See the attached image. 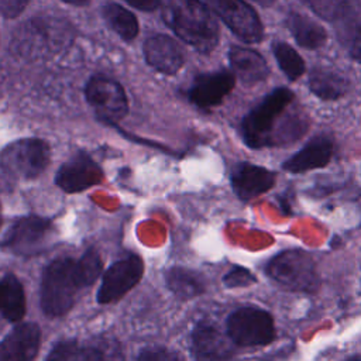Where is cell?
I'll return each mask as SVG.
<instances>
[{"mask_svg":"<svg viewBox=\"0 0 361 361\" xmlns=\"http://www.w3.org/2000/svg\"><path fill=\"white\" fill-rule=\"evenodd\" d=\"M65 3H69V4H73V6H83L86 4L89 0H62Z\"/></svg>","mask_w":361,"mask_h":361,"instance_id":"obj_34","label":"cell"},{"mask_svg":"<svg viewBox=\"0 0 361 361\" xmlns=\"http://www.w3.org/2000/svg\"><path fill=\"white\" fill-rule=\"evenodd\" d=\"M52 234L51 221L38 216L17 219L3 238V245L21 254L32 255L44 250Z\"/></svg>","mask_w":361,"mask_h":361,"instance_id":"obj_8","label":"cell"},{"mask_svg":"<svg viewBox=\"0 0 361 361\" xmlns=\"http://www.w3.org/2000/svg\"><path fill=\"white\" fill-rule=\"evenodd\" d=\"M128 4H131L133 7L142 10V11H152L155 8L159 7L161 0H124Z\"/></svg>","mask_w":361,"mask_h":361,"instance_id":"obj_32","label":"cell"},{"mask_svg":"<svg viewBox=\"0 0 361 361\" xmlns=\"http://www.w3.org/2000/svg\"><path fill=\"white\" fill-rule=\"evenodd\" d=\"M162 18L185 42L199 52H212L219 42V25L200 0H164Z\"/></svg>","mask_w":361,"mask_h":361,"instance_id":"obj_2","label":"cell"},{"mask_svg":"<svg viewBox=\"0 0 361 361\" xmlns=\"http://www.w3.org/2000/svg\"><path fill=\"white\" fill-rule=\"evenodd\" d=\"M272 54L281 71L289 80H296L305 73V62L302 56L286 42L275 41L272 44Z\"/></svg>","mask_w":361,"mask_h":361,"instance_id":"obj_25","label":"cell"},{"mask_svg":"<svg viewBox=\"0 0 361 361\" xmlns=\"http://www.w3.org/2000/svg\"><path fill=\"white\" fill-rule=\"evenodd\" d=\"M103 17L111 30L123 39H133L138 34V23L135 16L118 4H107L103 7Z\"/></svg>","mask_w":361,"mask_h":361,"instance_id":"obj_24","label":"cell"},{"mask_svg":"<svg viewBox=\"0 0 361 361\" xmlns=\"http://www.w3.org/2000/svg\"><path fill=\"white\" fill-rule=\"evenodd\" d=\"M343 361H361V354H354V355H350V357L344 358Z\"/></svg>","mask_w":361,"mask_h":361,"instance_id":"obj_35","label":"cell"},{"mask_svg":"<svg viewBox=\"0 0 361 361\" xmlns=\"http://www.w3.org/2000/svg\"><path fill=\"white\" fill-rule=\"evenodd\" d=\"M252 1H255V3H258L259 6H264V7H269V6H272L276 0H252Z\"/></svg>","mask_w":361,"mask_h":361,"instance_id":"obj_33","label":"cell"},{"mask_svg":"<svg viewBox=\"0 0 361 361\" xmlns=\"http://www.w3.org/2000/svg\"><path fill=\"white\" fill-rule=\"evenodd\" d=\"M235 75L228 71H217L199 75L189 89V99L197 107L209 109L221 103L233 90Z\"/></svg>","mask_w":361,"mask_h":361,"instance_id":"obj_14","label":"cell"},{"mask_svg":"<svg viewBox=\"0 0 361 361\" xmlns=\"http://www.w3.org/2000/svg\"><path fill=\"white\" fill-rule=\"evenodd\" d=\"M87 286L79 261L58 258L47 265L41 279V307L47 316L65 314L75 303L78 292Z\"/></svg>","mask_w":361,"mask_h":361,"instance_id":"obj_3","label":"cell"},{"mask_svg":"<svg viewBox=\"0 0 361 361\" xmlns=\"http://www.w3.org/2000/svg\"><path fill=\"white\" fill-rule=\"evenodd\" d=\"M165 281L168 288L182 299H189L200 295L204 290L202 278L186 268L173 267L165 274Z\"/></svg>","mask_w":361,"mask_h":361,"instance_id":"obj_23","label":"cell"},{"mask_svg":"<svg viewBox=\"0 0 361 361\" xmlns=\"http://www.w3.org/2000/svg\"><path fill=\"white\" fill-rule=\"evenodd\" d=\"M138 361H182V360L173 351H169L161 347H151L141 351Z\"/></svg>","mask_w":361,"mask_h":361,"instance_id":"obj_30","label":"cell"},{"mask_svg":"<svg viewBox=\"0 0 361 361\" xmlns=\"http://www.w3.org/2000/svg\"><path fill=\"white\" fill-rule=\"evenodd\" d=\"M1 314L10 322H20L25 313V296L20 281L14 275H6L1 279Z\"/></svg>","mask_w":361,"mask_h":361,"instance_id":"obj_22","label":"cell"},{"mask_svg":"<svg viewBox=\"0 0 361 361\" xmlns=\"http://www.w3.org/2000/svg\"><path fill=\"white\" fill-rule=\"evenodd\" d=\"M47 361H102V354L96 348L79 345L76 341H62L54 347Z\"/></svg>","mask_w":361,"mask_h":361,"instance_id":"obj_26","label":"cell"},{"mask_svg":"<svg viewBox=\"0 0 361 361\" xmlns=\"http://www.w3.org/2000/svg\"><path fill=\"white\" fill-rule=\"evenodd\" d=\"M317 17L330 24L343 13L350 0H300Z\"/></svg>","mask_w":361,"mask_h":361,"instance_id":"obj_27","label":"cell"},{"mask_svg":"<svg viewBox=\"0 0 361 361\" xmlns=\"http://www.w3.org/2000/svg\"><path fill=\"white\" fill-rule=\"evenodd\" d=\"M144 56L152 68L166 75L176 73L185 62L182 48L164 34L152 35L144 42Z\"/></svg>","mask_w":361,"mask_h":361,"instance_id":"obj_16","label":"cell"},{"mask_svg":"<svg viewBox=\"0 0 361 361\" xmlns=\"http://www.w3.org/2000/svg\"><path fill=\"white\" fill-rule=\"evenodd\" d=\"M1 300H3V286H1V281H0V307H1Z\"/></svg>","mask_w":361,"mask_h":361,"instance_id":"obj_36","label":"cell"},{"mask_svg":"<svg viewBox=\"0 0 361 361\" xmlns=\"http://www.w3.org/2000/svg\"><path fill=\"white\" fill-rule=\"evenodd\" d=\"M227 334L240 347L267 345L275 338L274 319L264 309L244 306L228 316Z\"/></svg>","mask_w":361,"mask_h":361,"instance_id":"obj_5","label":"cell"},{"mask_svg":"<svg viewBox=\"0 0 361 361\" xmlns=\"http://www.w3.org/2000/svg\"><path fill=\"white\" fill-rule=\"evenodd\" d=\"M144 267L137 255L126 257L114 262L106 272L97 290L99 303H110L123 298L141 279Z\"/></svg>","mask_w":361,"mask_h":361,"instance_id":"obj_10","label":"cell"},{"mask_svg":"<svg viewBox=\"0 0 361 361\" xmlns=\"http://www.w3.org/2000/svg\"><path fill=\"white\" fill-rule=\"evenodd\" d=\"M285 24L295 41L306 49H319L326 44L327 34L324 28L307 16L290 11L285 18Z\"/></svg>","mask_w":361,"mask_h":361,"instance_id":"obj_20","label":"cell"},{"mask_svg":"<svg viewBox=\"0 0 361 361\" xmlns=\"http://www.w3.org/2000/svg\"><path fill=\"white\" fill-rule=\"evenodd\" d=\"M85 96L89 104L106 121L120 120L128 110L124 89L116 80L106 76H93L86 83Z\"/></svg>","mask_w":361,"mask_h":361,"instance_id":"obj_9","label":"cell"},{"mask_svg":"<svg viewBox=\"0 0 361 361\" xmlns=\"http://www.w3.org/2000/svg\"><path fill=\"white\" fill-rule=\"evenodd\" d=\"M103 172L100 166L86 154H79L65 162L56 172V185L68 193H76L100 183Z\"/></svg>","mask_w":361,"mask_h":361,"instance_id":"obj_11","label":"cell"},{"mask_svg":"<svg viewBox=\"0 0 361 361\" xmlns=\"http://www.w3.org/2000/svg\"><path fill=\"white\" fill-rule=\"evenodd\" d=\"M267 275L285 289L314 292L319 286L316 262L303 250H286L272 257L265 265Z\"/></svg>","mask_w":361,"mask_h":361,"instance_id":"obj_4","label":"cell"},{"mask_svg":"<svg viewBox=\"0 0 361 361\" xmlns=\"http://www.w3.org/2000/svg\"><path fill=\"white\" fill-rule=\"evenodd\" d=\"M78 261L86 285H92L102 271V259L99 254L93 250H87Z\"/></svg>","mask_w":361,"mask_h":361,"instance_id":"obj_28","label":"cell"},{"mask_svg":"<svg viewBox=\"0 0 361 361\" xmlns=\"http://www.w3.org/2000/svg\"><path fill=\"white\" fill-rule=\"evenodd\" d=\"M255 282H257L255 275L244 267H234L223 278V283L227 288H245Z\"/></svg>","mask_w":361,"mask_h":361,"instance_id":"obj_29","label":"cell"},{"mask_svg":"<svg viewBox=\"0 0 361 361\" xmlns=\"http://www.w3.org/2000/svg\"><path fill=\"white\" fill-rule=\"evenodd\" d=\"M310 92L322 100H337L348 92V82L344 76L323 68H313L307 80Z\"/></svg>","mask_w":361,"mask_h":361,"instance_id":"obj_21","label":"cell"},{"mask_svg":"<svg viewBox=\"0 0 361 361\" xmlns=\"http://www.w3.org/2000/svg\"><path fill=\"white\" fill-rule=\"evenodd\" d=\"M209 7L223 20L233 34L247 44L264 38V25L255 10L244 0H206Z\"/></svg>","mask_w":361,"mask_h":361,"instance_id":"obj_7","label":"cell"},{"mask_svg":"<svg viewBox=\"0 0 361 361\" xmlns=\"http://www.w3.org/2000/svg\"><path fill=\"white\" fill-rule=\"evenodd\" d=\"M30 0H0V13L6 17H16L18 16Z\"/></svg>","mask_w":361,"mask_h":361,"instance_id":"obj_31","label":"cell"},{"mask_svg":"<svg viewBox=\"0 0 361 361\" xmlns=\"http://www.w3.org/2000/svg\"><path fill=\"white\" fill-rule=\"evenodd\" d=\"M0 223H1V210H0Z\"/></svg>","mask_w":361,"mask_h":361,"instance_id":"obj_37","label":"cell"},{"mask_svg":"<svg viewBox=\"0 0 361 361\" xmlns=\"http://www.w3.org/2000/svg\"><path fill=\"white\" fill-rule=\"evenodd\" d=\"M331 27L350 58L361 63V0H350Z\"/></svg>","mask_w":361,"mask_h":361,"instance_id":"obj_17","label":"cell"},{"mask_svg":"<svg viewBox=\"0 0 361 361\" xmlns=\"http://www.w3.org/2000/svg\"><path fill=\"white\" fill-rule=\"evenodd\" d=\"M235 345L228 334L207 323H199L192 333V351L196 361H230Z\"/></svg>","mask_w":361,"mask_h":361,"instance_id":"obj_13","label":"cell"},{"mask_svg":"<svg viewBox=\"0 0 361 361\" xmlns=\"http://www.w3.org/2000/svg\"><path fill=\"white\" fill-rule=\"evenodd\" d=\"M230 180L237 197L248 202L268 192L275 185L276 175L264 166L241 162L231 171Z\"/></svg>","mask_w":361,"mask_h":361,"instance_id":"obj_12","label":"cell"},{"mask_svg":"<svg viewBox=\"0 0 361 361\" xmlns=\"http://www.w3.org/2000/svg\"><path fill=\"white\" fill-rule=\"evenodd\" d=\"M49 162V147L39 138H24L11 142L0 154V166L14 178L32 179Z\"/></svg>","mask_w":361,"mask_h":361,"instance_id":"obj_6","label":"cell"},{"mask_svg":"<svg viewBox=\"0 0 361 361\" xmlns=\"http://www.w3.org/2000/svg\"><path fill=\"white\" fill-rule=\"evenodd\" d=\"M41 330L35 323H21L0 341V361H34Z\"/></svg>","mask_w":361,"mask_h":361,"instance_id":"obj_15","label":"cell"},{"mask_svg":"<svg viewBox=\"0 0 361 361\" xmlns=\"http://www.w3.org/2000/svg\"><path fill=\"white\" fill-rule=\"evenodd\" d=\"M293 99L295 94L288 87H276L268 93L241 121L244 142L252 149H259L279 144L285 138H298L305 130V123L300 118L292 117L288 123L278 124Z\"/></svg>","mask_w":361,"mask_h":361,"instance_id":"obj_1","label":"cell"},{"mask_svg":"<svg viewBox=\"0 0 361 361\" xmlns=\"http://www.w3.org/2000/svg\"><path fill=\"white\" fill-rule=\"evenodd\" d=\"M333 152V141L326 135H317L296 154L289 157L282 164V168L290 173H303L312 169H319L330 162Z\"/></svg>","mask_w":361,"mask_h":361,"instance_id":"obj_18","label":"cell"},{"mask_svg":"<svg viewBox=\"0 0 361 361\" xmlns=\"http://www.w3.org/2000/svg\"><path fill=\"white\" fill-rule=\"evenodd\" d=\"M228 61L235 76L244 85L264 82L269 75L267 61L254 49L234 45L228 49Z\"/></svg>","mask_w":361,"mask_h":361,"instance_id":"obj_19","label":"cell"}]
</instances>
